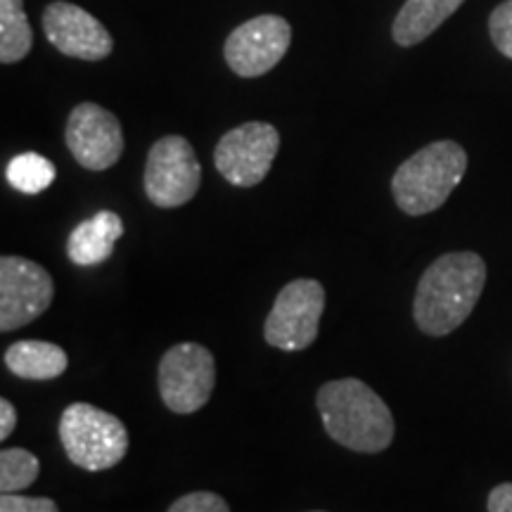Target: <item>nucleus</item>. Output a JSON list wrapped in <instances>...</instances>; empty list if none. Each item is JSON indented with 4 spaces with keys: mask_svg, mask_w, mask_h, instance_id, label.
<instances>
[{
    "mask_svg": "<svg viewBox=\"0 0 512 512\" xmlns=\"http://www.w3.org/2000/svg\"><path fill=\"white\" fill-rule=\"evenodd\" d=\"M486 285V264L477 252H448L422 273L413 299L420 332L444 337L470 318Z\"/></svg>",
    "mask_w": 512,
    "mask_h": 512,
    "instance_id": "nucleus-1",
    "label": "nucleus"
},
{
    "mask_svg": "<svg viewBox=\"0 0 512 512\" xmlns=\"http://www.w3.org/2000/svg\"><path fill=\"white\" fill-rule=\"evenodd\" d=\"M325 432L339 446L356 453H380L392 446L394 415L380 394L356 377L325 382L316 394Z\"/></svg>",
    "mask_w": 512,
    "mask_h": 512,
    "instance_id": "nucleus-2",
    "label": "nucleus"
},
{
    "mask_svg": "<svg viewBox=\"0 0 512 512\" xmlns=\"http://www.w3.org/2000/svg\"><path fill=\"white\" fill-rule=\"evenodd\" d=\"M467 171V152L456 140H437L408 157L392 178L396 207L408 216H425L444 207Z\"/></svg>",
    "mask_w": 512,
    "mask_h": 512,
    "instance_id": "nucleus-3",
    "label": "nucleus"
},
{
    "mask_svg": "<svg viewBox=\"0 0 512 512\" xmlns=\"http://www.w3.org/2000/svg\"><path fill=\"white\" fill-rule=\"evenodd\" d=\"M60 441L67 458L86 472L110 470L128 453L124 422L86 401H76L62 411Z\"/></svg>",
    "mask_w": 512,
    "mask_h": 512,
    "instance_id": "nucleus-4",
    "label": "nucleus"
},
{
    "mask_svg": "<svg viewBox=\"0 0 512 512\" xmlns=\"http://www.w3.org/2000/svg\"><path fill=\"white\" fill-rule=\"evenodd\" d=\"M157 384L162 403L171 413H197L214 394L216 358L197 342L174 344L159 361Z\"/></svg>",
    "mask_w": 512,
    "mask_h": 512,
    "instance_id": "nucleus-5",
    "label": "nucleus"
},
{
    "mask_svg": "<svg viewBox=\"0 0 512 512\" xmlns=\"http://www.w3.org/2000/svg\"><path fill=\"white\" fill-rule=\"evenodd\" d=\"M202 166L195 147L183 136H164L147 152L145 195L159 209H176L197 195Z\"/></svg>",
    "mask_w": 512,
    "mask_h": 512,
    "instance_id": "nucleus-6",
    "label": "nucleus"
},
{
    "mask_svg": "<svg viewBox=\"0 0 512 512\" xmlns=\"http://www.w3.org/2000/svg\"><path fill=\"white\" fill-rule=\"evenodd\" d=\"M325 311V287L313 278L287 283L266 316L264 339L280 351H304L318 337Z\"/></svg>",
    "mask_w": 512,
    "mask_h": 512,
    "instance_id": "nucleus-7",
    "label": "nucleus"
},
{
    "mask_svg": "<svg viewBox=\"0 0 512 512\" xmlns=\"http://www.w3.org/2000/svg\"><path fill=\"white\" fill-rule=\"evenodd\" d=\"M278 150V128L266 121H247L223 133L214 150V164L230 185L254 188L268 176Z\"/></svg>",
    "mask_w": 512,
    "mask_h": 512,
    "instance_id": "nucleus-8",
    "label": "nucleus"
},
{
    "mask_svg": "<svg viewBox=\"0 0 512 512\" xmlns=\"http://www.w3.org/2000/svg\"><path fill=\"white\" fill-rule=\"evenodd\" d=\"M53 275L36 261L5 254L0 259V332L19 330L50 309Z\"/></svg>",
    "mask_w": 512,
    "mask_h": 512,
    "instance_id": "nucleus-9",
    "label": "nucleus"
},
{
    "mask_svg": "<svg viewBox=\"0 0 512 512\" xmlns=\"http://www.w3.org/2000/svg\"><path fill=\"white\" fill-rule=\"evenodd\" d=\"M292 43V27L280 15H259L230 31L223 46L230 72L256 79L280 64Z\"/></svg>",
    "mask_w": 512,
    "mask_h": 512,
    "instance_id": "nucleus-10",
    "label": "nucleus"
},
{
    "mask_svg": "<svg viewBox=\"0 0 512 512\" xmlns=\"http://www.w3.org/2000/svg\"><path fill=\"white\" fill-rule=\"evenodd\" d=\"M64 140L76 164L88 171L112 169L124 155V131L119 119L95 102H81L69 112Z\"/></svg>",
    "mask_w": 512,
    "mask_h": 512,
    "instance_id": "nucleus-11",
    "label": "nucleus"
},
{
    "mask_svg": "<svg viewBox=\"0 0 512 512\" xmlns=\"http://www.w3.org/2000/svg\"><path fill=\"white\" fill-rule=\"evenodd\" d=\"M43 31L53 48L76 60L100 62L114 50V38L105 24L67 0H55L43 10Z\"/></svg>",
    "mask_w": 512,
    "mask_h": 512,
    "instance_id": "nucleus-12",
    "label": "nucleus"
},
{
    "mask_svg": "<svg viewBox=\"0 0 512 512\" xmlns=\"http://www.w3.org/2000/svg\"><path fill=\"white\" fill-rule=\"evenodd\" d=\"M124 235V221L117 211L102 209L93 219L81 221L67 238V256L74 266L93 268L105 264L114 245Z\"/></svg>",
    "mask_w": 512,
    "mask_h": 512,
    "instance_id": "nucleus-13",
    "label": "nucleus"
},
{
    "mask_svg": "<svg viewBox=\"0 0 512 512\" xmlns=\"http://www.w3.org/2000/svg\"><path fill=\"white\" fill-rule=\"evenodd\" d=\"M5 366L19 380L50 382L67 373L69 356L60 344L43 339H19L3 356Z\"/></svg>",
    "mask_w": 512,
    "mask_h": 512,
    "instance_id": "nucleus-14",
    "label": "nucleus"
},
{
    "mask_svg": "<svg viewBox=\"0 0 512 512\" xmlns=\"http://www.w3.org/2000/svg\"><path fill=\"white\" fill-rule=\"evenodd\" d=\"M463 3L465 0H406L394 19L392 38L403 48L418 46Z\"/></svg>",
    "mask_w": 512,
    "mask_h": 512,
    "instance_id": "nucleus-15",
    "label": "nucleus"
},
{
    "mask_svg": "<svg viewBox=\"0 0 512 512\" xmlns=\"http://www.w3.org/2000/svg\"><path fill=\"white\" fill-rule=\"evenodd\" d=\"M34 31L24 12V0H0V62L15 64L29 55Z\"/></svg>",
    "mask_w": 512,
    "mask_h": 512,
    "instance_id": "nucleus-16",
    "label": "nucleus"
},
{
    "mask_svg": "<svg viewBox=\"0 0 512 512\" xmlns=\"http://www.w3.org/2000/svg\"><path fill=\"white\" fill-rule=\"evenodd\" d=\"M55 176V164L38 152H22V155L12 157L8 169H5L8 183L22 195H38V192L48 190Z\"/></svg>",
    "mask_w": 512,
    "mask_h": 512,
    "instance_id": "nucleus-17",
    "label": "nucleus"
},
{
    "mask_svg": "<svg viewBox=\"0 0 512 512\" xmlns=\"http://www.w3.org/2000/svg\"><path fill=\"white\" fill-rule=\"evenodd\" d=\"M41 472V460L27 448L10 446L0 453V491L3 494H19L36 482Z\"/></svg>",
    "mask_w": 512,
    "mask_h": 512,
    "instance_id": "nucleus-18",
    "label": "nucleus"
},
{
    "mask_svg": "<svg viewBox=\"0 0 512 512\" xmlns=\"http://www.w3.org/2000/svg\"><path fill=\"white\" fill-rule=\"evenodd\" d=\"M489 34L498 53L512 60V0H505L491 12Z\"/></svg>",
    "mask_w": 512,
    "mask_h": 512,
    "instance_id": "nucleus-19",
    "label": "nucleus"
},
{
    "mask_svg": "<svg viewBox=\"0 0 512 512\" xmlns=\"http://www.w3.org/2000/svg\"><path fill=\"white\" fill-rule=\"evenodd\" d=\"M166 512H230V508L219 494H211V491H192V494L176 498Z\"/></svg>",
    "mask_w": 512,
    "mask_h": 512,
    "instance_id": "nucleus-20",
    "label": "nucleus"
},
{
    "mask_svg": "<svg viewBox=\"0 0 512 512\" xmlns=\"http://www.w3.org/2000/svg\"><path fill=\"white\" fill-rule=\"evenodd\" d=\"M0 512H60V508L53 498L3 494L0 496Z\"/></svg>",
    "mask_w": 512,
    "mask_h": 512,
    "instance_id": "nucleus-21",
    "label": "nucleus"
},
{
    "mask_svg": "<svg viewBox=\"0 0 512 512\" xmlns=\"http://www.w3.org/2000/svg\"><path fill=\"white\" fill-rule=\"evenodd\" d=\"M486 508H489V512H512V482L494 486L489 501H486Z\"/></svg>",
    "mask_w": 512,
    "mask_h": 512,
    "instance_id": "nucleus-22",
    "label": "nucleus"
},
{
    "mask_svg": "<svg viewBox=\"0 0 512 512\" xmlns=\"http://www.w3.org/2000/svg\"><path fill=\"white\" fill-rule=\"evenodd\" d=\"M17 427V411L8 399H0V439H10Z\"/></svg>",
    "mask_w": 512,
    "mask_h": 512,
    "instance_id": "nucleus-23",
    "label": "nucleus"
},
{
    "mask_svg": "<svg viewBox=\"0 0 512 512\" xmlns=\"http://www.w3.org/2000/svg\"><path fill=\"white\" fill-rule=\"evenodd\" d=\"M313 512H320V510H313Z\"/></svg>",
    "mask_w": 512,
    "mask_h": 512,
    "instance_id": "nucleus-24",
    "label": "nucleus"
}]
</instances>
